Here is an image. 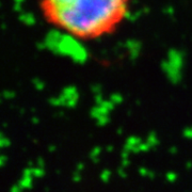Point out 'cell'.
<instances>
[{
    "label": "cell",
    "mask_w": 192,
    "mask_h": 192,
    "mask_svg": "<svg viewBox=\"0 0 192 192\" xmlns=\"http://www.w3.org/2000/svg\"><path fill=\"white\" fill-rule=\"evenodd\" d=\"M45 20L76 40L110 35L128 17L131 0H40Z\"/></svg>",
    "instance_id": "1"
},
{
    "label": "cell",
    "mask_w": 192,
    "mask_h": 192,
    "mask_svg": "<svg viewBox=\"0 0 192 192\" xmlns=\"http://www.w3.org/2000/svg\"><path fill=\"white\" fill-rule=\"evenodd\" d=\"M19 187L23 189H30L32 186V179L31 176H23V179H20V181L18 183Z\"/></svg>",
    "instance_id": "2"
},
{
    "label": "cell",
    "mask_w": 192,
    "mask_h": 192,
    "mask_svg": "<svg viewBox=\"0 0 192 192\" xmlns=\"http://www.w3.org/2000/svg\"><path fill=\"white\" fill-rule=\"evenodd\" d=\"M109 175H110V172H109V171H105V172H102V174H101V180L102 181H105V183H106V181H108V177H109Z\"/></svg>",
    "instance_id": "4"
},
{
    "label": "cell",
    "mask_w": 192,
    "mask_h": 192,
    "mask_svg": "<svg viewBox=\"0 0 192 192\" xmlns=\"http://www.w3.org/2000/svg\"><path fill=\"white\" fill-rule=\"evenodd\" d=\"M32 174L35 177H41L44 175V171L41 170V169H33V170H32Z\"/></svg>",
    "instance_id": "3"
},
{
    "label": "cell",
    "mask_w": 192,
    "mask_h": 192,
    "mask_svg": "<svg viewBox=\"0 0 192 192\" xmlns=\"http://www.w3.org/2000/svg\"><path fill=\"white\" fill-rule=\"evenodd\" d=\"M123 164H124V165H127L128 162H127V161H124V162H123Z\"/></svg>",
    "instance_id": "13"
},
{
    "label": "cell",
    "mask_w": 192,
    "mask_h": 192,
    "mask_svg": "<svg viewBox=\"0 0 192 192\" xmlns=\"http://www.w3.org/2000/svg\"><path fill=\"white\" fill-rule=\"evenodd\" d=\"M154 176H155L154 173H149V177H151V178H154Z\"/></svg>",
    "instance_id": "11"
},
{
    "label": "cell",
    "mask_w": 192,
    "mask_h": 192,
    "mask_svg": "<svg viewBox=\"0 0 192 192\" xmlns=\"http://www.w3.org/2000/svg\"><path fill=\"white\" fill-rule=\"evenodd\" d=\"M20 190H21V188L19 187V185H15V186H13V187L11 188L10 192H20Z\"/></svg>",
    "instance_id": "6"
},
{
    "label": "cell",
    "mask_w": 192,
    "mask_h": 192,
    "mask_svg": "<svg viewBox=\"0 0 192 192\" xmlns=\"http://www.w3.org/2000/svg\"><path fill=\"white\" fill-rule=\"evenodd\" d=\"M119 174L121 175L122 177H126V174L123 172V170H119Z\"/></svg>",
    "instance_id": "10"
},
{
    "label": "cell",
    "mask_w": 192,
    "mask_h": 192,
    "mask_svg": "<svg viewBox=\"0 0 192 192\" xmlns=\"http://www.w3.org/2000/svg\"><path fill=\"white\" fill-rule=\"evenodd\" d=\"M166 179L169 181H174L176 179V174H174V173H168L166 174Z\"/></svg>",
    "instance_id": "5"
},
{
    "label": "cell",
    "mask_w": 192,
    "mask_h": 192,
    "mask_svg": "<svg viewBox=\"0 0 192 192\" xmlns=\"http://www.w3.org/2000/svg\"><path fill=\"white\" fill-rule=\"evenodd\" d=\"M140 174H141V175H145V174H147V171L145 170V169H140Z\"/></svg>",
    "instance_id": "9"
},
{
    "label": "cell",
    "mask_w": 192,
    "mask_h": 192,
    "mask_svg": "<svg viewBox=\"0 0 192 192\" xmlns=\"http://www.w3.org/2000/svg\"><path fill=\"white\" fill-rule=\"evenodd\" d=\"M31 174H32V170H30V169H26L23 171V176H31Z\"/></svg>",
    "instance_id": "7"
},
{
    "label": "cell",
    "mask_w": 192,
    "mask_h": 192,
    "mask_svg": "<svg viewBox=\"0 0 192 192\" xmlns=\"http://www.w3.org/2000/svg\"><path fill=\"white\" fill-rule=\"evenodd\" d=\"M81 168H82V164H79V165H78V170H80Z\"/></svg>",
    "instance_id": "12"
},
{
    "label": "cell",
    "mask_w": 192,
    "mask_h": 192,
    "mask_svg": "<svg viewBox=\"0 0 192 192\" xmlns=\"http://www.w3.org/2000/svg\"><path fill=\"white\" fill-rule=\"evenodd\" d=\"M80 180V176H79L77 173H75V175H74V181H79Z\"/></svg>",
    "instance_id": "8"
}]
</instances>
